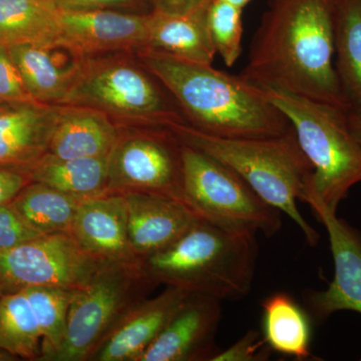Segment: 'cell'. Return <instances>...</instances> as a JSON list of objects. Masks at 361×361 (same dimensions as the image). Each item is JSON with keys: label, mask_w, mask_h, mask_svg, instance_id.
Returning a JSON list of instances; mask_svg holds the SVG:
<instances>
[{"label": "cell", "mask_w": 361, "mask_h": 361, "mask_svg": "<svg viewBox=\"0 0 361 361\" xmlns=\"http://www.w3.org/2000/svg\"><path fill=\"white\" fill-rule=\"evenodd\" d=\"M336 0H270L240 75L348 111L334 54Z\"/></svg>", "instance_id": "6da1fadb"}, {"label": "cell", "mask_w": 361, "mask_h": 361, "mask_svg": "<svg viewBox=\"0 0 361 361\" xmlns=\"http://www.w3.org/2000/svg\"><path fill=\"white\" fill-rule=\"evenodd\" d=\"M137 61L170 92L185 122L225 139L277 137L293 129L286 116L257 85L212 65L192 63L155 49L135 52Z\"/></svg>", "instance_id": "7a4b0ae2"}, {"label": "cell", "mask_w": 361, "mask_h": 361, "mask_svg": "<svg viewBox=\"0 0 361 361\" xmlns=\"http://www.w3.org/2000/svg\"><path fill=\"white\" fill-rule=\"evenodd\" d=\"M0 348L16 358L39 360L42 334L25 292H6L0 296Z\"/></svg>", "instance_id": "484cf974"}, {"label": "cell", "mask_w": 361, "mask_h": 361, "mask_svg": "<svg viewBox=\"0 0 361 361\" xmlns=\"http://www.w3.org/2000/svg\"><path fill=\"white\" fill-rule=\"evenodd\" d=\"M75 290L59 287H27L23 289L32 305L42 334V357L39 361H49L63 344Z\"/></svg>", "instance_id": "4316f807"}, {"label": "cell", "mask_w": 361, "mask_h": 361, "mask_svg": "<svg viewBox=\"0 0 361 361\" xmlns=\"http://www.w3.org/2000/svg\"><path fill=\"white\" fill-rule=\"evenodd\" d=\"M167 128L182 144L234 170L266 203L290 217L310 246L317 244L319 235L297 207V201L303 202L313 167L293 129L277 137L225 139L205 134L186 122Z\"/></svg>", "instance_id": "3957f363"}, {"label": "cell", "mask_w": 361, "mask_h": 361, "mask_svg": "<svg viewBox=\"0 0 361 361\" xmlns=\"http://www.w3.org/2000/svg\"><path fill=\"white\" fill-rule=\"evenodd\" d=\"M349 127L353 135L361 144V115L355 113H348Z\"/></svg>", "instance_id": "e575fe53"}, {"label": "cell", "mask_w": 361, "mask_h": 361, "mask_svg": "<svg viewBox=\"0 0 361 361\" xmlns=\"http://www.w3.org/2000/svg\"><path fill=\"white\" fill-rule=\"evenodd\" d=\"M61 33V11L49 0H0V44H49Z\"/></svg>", "instance_id": "7402d4cb"}, {"label": "cell", "mask_w": 361, "mask_h": 361, "mask_svg": "<svg viewBox=\"0 0 361 361\" xmlns=\"http://www.w3.org/2000/svg\"><path fill=\"white\" fill-rule=\"evenodd\" d=\"M71 235L99 262L137 258L130 246L122 194L104 193L85 198L78 207Z\"/></svg>", "instance_id": "ac0fdd59"}, {"label": "cell", "mask_w": 361, "mask_h": 361, "mask_svg": "<svg viewBox=\"0 0 361 361\" xmlns=\"http://www.w3.org/2000/svg\"><path fill=\"white\" fill-rule=\"evenodd\" d=\"M334 52L348 113L361 115V0H336Z\"/></svg>", "instance_id": "44dd1931"}, {"label": "cell", "mask_w": 361, "mask_h": 361, "mask_svg": "<svg viewBox=\"0 0 361 361\" xmlns=\"http://www.w3.org/2000/svg\"><path fill=\"white\" fill-rule=\"evenodd\" d=\"M140 192L183 201L182 142L168 128L121 127L109 158L108 193Z\"/></svg>", "instance_id": "9c48e42d"}, {"label": "cell", "mask_w": 361, "mask_h": 361, "mask_svg": "<svg viewBox=\"0 0 361 361\" xmlns=\"http://www.w3.org/2000/svg\"><path fill=\"white\" fill-rule=\"evenodd\" d=\"M213 0H151L152 11L169 14H188L205 8Z\"/></svg>", "instance_id": "836d02e7"}, {"label": "cell", "mask_w": 361, "mask_h": 361, "mask_svg": "<svg viewBox=\"0 0 361 361\" xmlns=\"http://www.w3.org/2000/svg\"><path fill=\"white\" fill-rule=\"evenodd\" d=\"M30 182L32 180L25 169L0 167V206L11 203Z\"/></svg>", "instance_id": "d6a6232c"}, {"label": "cell", "mask_w": 361, "mask_h": 361, "mask_svg": "<svg viewBox=\"0 0 361 361\" xmlns=\"http://www.w3.org/2000/svg\"><path fill=\"white\" fill-rule=\"evenodd\" d=\"M109 158L61 159L47 155L42 157L27 172L32 182L73 195L90 198L108 193Z\"/></svg>", "instance_id": "603a6c76"}, {"label": "cell", "mask_w": 361, "mask_h": 361, "mask_svg": "<svg viewBox=\"0 0 361 361\" xmlns=\"http://www.w3.org/2000/svg\"><path fill=\"white\" fill-rule=\"evenodd\" d=\"M189 294L167 286L159 295L144 299L126 315L89 361H139Z\"/></svg>", "instance_id": "e0dca14e"}, {"label": "cell", "mask_w": 361, "mask_h": 361, "mask_svg": "<svg viewBox=\"0 0 361 361\" xmlns=\"http://www.w3.org/2000/svg\"><path fill=\"white\" fill-rule=\"evenodd\" d=\"M155 286L141 258L101 262L84 286L75 289L65 339L49 361H89Z\"/></svg>", "instance_id": "52a82bcc"}, {"label": "cell", "mask_w": 361, "mask_h": 361, "mask_svg": "<svg viewBox=\"0 0 361 361\" xmlns=\"http://www.w3.org/2000/svg\"><path fill=\"white\" fill-rule=\"evenodd\" d=\"M310 206L329 233L336 274L326 290L308 294V307L319 322L336 311L361 313V236L336 213L318 204Z\"/></svg>", "instance_id": "7c38bea8"}, {"label": "cell", "mask_w": 361, "mask_h": 361, "mask_svg": "<svg viewBox=\"0 0 361 361\" xmlns=\"http://www.w3.org/2000/svg\"><path fill=\"white\" fill-rule=\"evenodd\" d=\"M128 237L137 258H146L172 245L199 220L196 214L176 199L160 195L127 192Z\"/></svg>", "instance_id": "9a60e30c"}, {"label": "cell", "mask_w": 361, "mask_h": 361, "mask_svg": "<svg viewBox=\"0 0 361 361\" xmlns=\"http://www.w3.org/2000/svg\"><path fill=\"white\" fill-rule=\"evenodd\" d=\"M183 201L200 220L240 235L271 237L281 227L280 212L231 168L182 144Z\"/></svg>", "instance_id": "ba28073f"}, {"label": "cell", "mask_w": 361, "mask_h": 361, "mask_svg": "<svg viewBox=\"0 0 361 361\" xmlns=\"http://www.w3.org/2000/svg\"><path fill=\"white\" fill-rule=\"evenodd\" d=\"M243 9L226 0H213L208 8V25L216 54L227 66H233L242 54Z\"/></svg>", "instance_id": "83f0119b"}, {"label": "cell", "mask_w": 361, "mask_h": 361, "mask_svg": "<svg viewBox=\"0 0 361 361\" xmlns=\"http://www.w3.org/2000/svg\"><path fill=\"white\" fill-rule=\"evenodd\" d=\"M272 349L256 330H250L229 348L219 351L211 361H261L269 358Z\"/></svg>", "instance_id": "f546056e"}, {"label": "cell", "mask_w": 361, "mask_h": 361, "mask_svg": "<svg viewBox=\"0 0 361 361\" xmlns=\"http://www.w3.org/2000/svg\"><path fill=\"white\" fill-rule=\"evenodd\" d=\"M85 198L63 193L39 182H30L11 205L25 224L40 236L71 234V226Z\"/></svg>", "instance_id": "cb8c5ba5"}, {"label": "cell", "mask_w": 361, "mask_h": 361, "mask_svg": "<svg viewBox=\"0 0 361 361\" xmlns=\"http://www.w3.org/2000/svg\"><path fill=\"white\" fill-rule=\"evenodd\" d=\"M61 104L97 109L120 127L167 128L185 122L167 89L139 61L121 54L87 56Z\"/></svg>", "instance_id": "8992f818"}, {"label": "cell", "mask_w": 361, "mask_h": 361, "mask_svg": "<svg viewBox=\"0 0 361 361\" xmlns=\"http://www.w3.org/2000/svg\"><path fill=\"white\" fill-rule=\"evenodd\" d=\"M4 293V287H2L1 283H0V296L2 295V294Z\"/></svg>", "instance_id": "74e56055"}, {"label": "cell", "mask_w": 361, "mask_h": 361, "mask_svg": "<svg viewBox=\"0 0 361 361\" xmlns=\"http://www.w3.org/2000/svg\"><path fill=\"white\" fill-rule=\"evenodd\" d=\"M61 11H90L102 9L147 13L151 0H49ZM153 9V8H152Z\"/></svg>", "instance_id": "1f68e13d"}, {"label": "cell", "mask_w": 361, "mask_h": 361, "mask_svg": "<svg viewBox=\"0 0 361 361\" xmlns=\"http://www.w3.org/2000/svg\"><path fill=\"white\" fill-rule=\"evenodd\" d=\"M32 99L8 49L0 44V104Z\"/></svg>", "instance_id": "f1b7e54d"}, {"label": "cell", "mask_w": 361, "mask_h": 361, "mask_svg": "<svg viewBox=\"0 0 361 361\" xmlns=\"http://www.w3.org/2000/svg\"><path fill=\"white\" fill-rule=\"evenodd\" d=\"M39 236L25 224L11 203L0 206V249L11 248Z\"/></svg>", "instance_id": "4dcf8cb0"}, {"label": "cell", "mask_w": 361, "mask_h": 361, "mask_svg": "<svg viewBox=\"0 0 361 361\" xmlns=\"http://www.w3.org/2000/svg\"><path fill=\"white\" fill-rule=\"evenodd\" d=\"M257 255L254 235L233 234L199 219L172 245L142 263L156 285L238 300L250 292Z\"/></svg>", "instance_id": "277c9868"}, {"label": "cell", "mask_w": 361, "mask_h": 361, "mask_svg": "<svg viewBox=\"0 0 361 361\" xmlns=\"http://www.w3.org/2000/svg\"><path fill=\"white\" fill-rule=\"evenodd\" d=\"M18 360V358H16V356L11 355V353H7V351L4 350V349L0 348V361H13Z\"/></svg>", "instance_id": "d590c367"}, {"label": "cell", "mask_w": 361, "mask_h": 361, "mask_svg": "<svg viewBox=\"0 0 361 361\" xmlns=\"http://www.w3.org/2000/svg\"><path fill=\"white\" fill-rule=\"evenodd\" d=\"M99 264L68 233L44 235L0 249V283L4 293L27 287L78 289Z\"/></svg>", "instance_id": "30bf717a"}, {"label": "cell", "mask_w": 361, "mask_h": 361, "mask_svg": "<svg viewBox=\"0 0 361 361\" xmlns=\"http://www.w3.org/2000/svg\"><path fill=\"white\" fill-rule=\"evenodd\" d=\"M61 109L35 99L0 104V167L27 171L47 155Z\"/></svg>", "instance_id": "5bb4252c"}, {"label": "cell", "mask_w": 361, "mask_h": 361, "mask_svg": "<svg viewBox=\"0 0 361 361\" xmlns=\"http://www.w3.org/2000/svg\"><path fill=\"white\" fill-rule=\"evenodd\" d=\"M6 47L30 96L45 104L63 103L87 58L61 39Z\"/></svg>", "instance_id": "2e32d148"}, {"label": "cell", "mask_w": 361, "mask_h": 361, "mask_svg": "<svg viewBox=\"0 0 361 361\" xmlns=\"http://www.w3.org/2000/svg\"><path fill=\"white\" fill-rule=\"evenodd\" d=\"M120 133V126L104 111L90 106H61L49 154L61 159L110 156Z\"/></svg>", "instance_id": "d6986e66"}, {"label": "cell", "mask_w": 361, "mask_h": 361, "mask_svg": "<svg viewBox=\"0 0 361 361\" xmlns=\"http://www.w3.org/2000/svg\"><path fill=\"white\" fill-rule=\"evenodd\" d=\"M208 8L188 14L149 11L146 49L192 63L212 65L216 51L209 30Z\"/></svg>", "instance_id": "ffe728a7"}, {"label": "cell", "mask_w": 361, "mask_h": 361, "mask_svg": "<svg viewBox=\"0 0 361 361\" xmlns=\"http://www.w3.org/2000/svg\"><path fill=\"white\" fill-rule=\"evenodd\" d=\"M226 1L230 2L233 6L243 9L250 2V0H226Z\"/></svg>", "instance_id": "8d00e7d4"}, {"label": "cell", "mask_w": 361, "mask_h": 361, "mask_svg": "<svg viewBox=\"0 0 361 361\" xmlns=\"http://www.w3.org/2000/svg\"><path fill=\"white\" fill-rule=\"evenodd\" d=\"M148 14L130 11H61V40L85 56L146 49Z\"/></svg>", "instance_id": "4fadbf2b"}, {"label": "cell", "mask_w": 361, "mask_h": 361, "mask_svg": "<svg viewBox=\"0 0 361 361\" xmlns=\"http://www.w3.org/2000/svg\"><path fill=\"white\" fill-rule=\"evenodd\" d=\"M220 319V300L190 293L139 361H211Z\"/></svg>", "instance_id": "8fae6325"}, {"label": "cell", "mask_w": 361, "mask_h": 361, "mask_svg": "<svg viewBox=\"0 0 361 361\" xmlns=\"http://www.w3.org/2000/svg\"><path fill=\"white\" fill-rule=\"evenodd\" d=\"M262 310L263 338L269 348L299 360L310 357V318L294 299L273 294L263 301Z\"/></svg>", "instance_id": "d4e9b609"}, {"label": "cell", "mask_w": 361, "mask_h": 361, "mask_svg": "<svg viewBox=\"0 0 361 361\" xmlns=\"http://www.w3.org/2000/svg\"><path fill=\"white\" fill-rule=\"evenodd\" d=\"M257 87L288 118L312 165L303 202L336 213L351 188L361 182V144L349 127L348 111L277 85Z\"/></svg>", "instance_id": "5b68a950"}]
</instances>
